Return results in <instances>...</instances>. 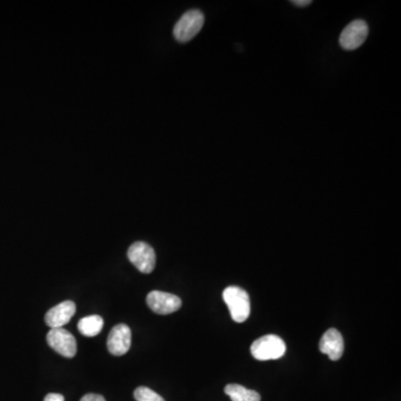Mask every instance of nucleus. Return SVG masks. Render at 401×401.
<instances>
[{
  "label": "nucleus",
  "instance_id": "obj_11",
  "mask_svg": "<svg viewBox=\"0 0 401 401\" xmlns=\"http://www.w3.org/2000/svg\"><path fill=\"white\" fill-rule=\"evenodd\" d=\"M104 326V320L100 316H89L80 319L78 322V331L85 337H96L100 335Z\"/></svg>",
  "mask_w": 401,
  "mask_h": 401
},
{
  "label": "nucleus",
  "instance_id": "obj_16",
  "mask_svg": "<svg viewBox=\"0 0 401 401\" xmlns=\"http://www.w3.org/2000/svg\"><path fill=\"white\" fill-rule=\"evenodd\" d=\"M294 5L299 6V7H305V6L311 5L310 0H294L291 1Z\"/></svg>",
  "mask_w": 401,
  "mask_h": 401
},
{
  "label": "nucleus",
  "instance_id": "obj_10",
  "mask_svg": "<svg viewBox=\"0 0 401 401\" xmlns=\"http://www.w3.org/2000/svg\"><path fill=\"white\" fill-rule=\"evenodd\" d=\"M322 354H326L332 361H337L342 357L345 343L340 332L337 329H329L322 335L319 345Z\"/></svg>",
  "mask_w": 401,
  "mask_h": 401
},
{
  "label": "nucleus",
  "instance_id": "obj_6",
  "mask_svg": "<svg viewBox=\"0 0 401 401\" xmlns=\"http://www.w3.org/2000/svg\"><path fill=\"white\" fill-rule=\"evenodd\" d=\"M368 33L369 27L365 20H354L343 29L339 43L343 50H357L365 42Z\"/></svg>",
  "mask_w": 401,
  "mask_h": 401
},
{
  "label": "nucleus",
  "instance_id": "obj_1",
  "mask_svg": "<svg viewBox=\"0 0 401 401\" xmlns=\"http://www.w3.org/2000/svg\"><path fill=\"white\" fill-rule=\"evenodd\" d=\"M223 300L227 303L231 317L236 322H244L251 312L250 296L243 289L239 287H227L223 291Z\"/></svg>",
  "mask_w": 401,
  "mask_h": 401
},
{
  "label": "nucleus",
  "instance_id": "obj_2",
  "mask_svg": "<svg viewBox=\"0 0 401 401\" xmlns=\"http://www.w3.org/2000/svg\"><path fill=\"white\" fill-rule=\"evenodd\" d=\"M285 341L275 335H263L251 346L252 356L259 361L280 359L285 356Z\"/></svg>",
  "mask_w": 401,
  "mask_h": 401
},
{
  "label": "nucleus",
  "instance_id": "obj_4",
  "mask_svg": "<svg viewBox=\"0 0 401 401\" xmlns=\"http://www.w3.org/2000/svg\"><path fill=\"white\" fill-rule=\"evenodd\" d=\"M128 260L142 273H152L156 268V251L150 244L145 242H135L128 251Z\"/></svg>",
  "mask_w": 401,
  "mask_h": 401
},
{
  "label": "nucleus",
  "instance_id": "obj_5",
  "mask_svg": "<svg viewBox=\"0 0 401 401\" xmlns=\"http://www.w3.org/2000/svg\"><path fill=\"white\" fill-rule=\"evenodd\" d=\"M47 342L50 348L54 349L57 354L63 357H75L77 352L76 339L70 332L64 328H56L50 329L47 333Z\"/></svg>",
  "mask_w": 401,
  "mask_h": 401
},
{
  "label": "nucleus",
  "instance_id": "obj_9",
  "mask_svg": "<svg viewBox=\"0 0 401 401\" xmlns=\"http://www.w3.org/2000/svg\"><path fill=\"white\" fill-rule=\"evenodd\" d=\"M76 312V305L73 301H64L52 308L46 316H45V322L50 326L52 329L61 328L65 324L70 322V319L74 317Z\"/></svg>",
  "mask_w": 401,
  "mask_h": 401
},
{
  "label": "nucleus",
  "instance_id": "obj_12",
  "mask_svg": "<svg viewBox=\"0 0 401 401\" xmlns=\"http://www.w3.org/2000/svg\"><path fill=\"white\" fill-rule=\"evenodd\" d=\"M225 391L232 401H261L260 393L236 384L227 385Z\"/></svg>",
  "mask_w": 401,
  "mask_h": 401
},
{
  "label": "nucleus",
  "instance_id": "obj_7",
  "mask_svg": "<svg viewBox=\"0 0 401 401\" xmlns=\"http://www.w3.org/2000/svg\"><path fill=\"white\" fill-rule=\"evenodd\" d=\"M146 303L151 310L158 315L176 312L182 307V300L179 296L156 290L147 294Z\"/></svg>",
  "mask_w": 401,
  "mask_h": 401
},
{
  "label": "nucleus",
  "instance_id": "obj_3",
  "mask_svg": "<svg viewBox=\"0 0 401 401\" xmlns=\"http://www.w3.org/2000/svg\"><path fill=\"white\" fill-rule=\"evenodd\" d=\"M204 25V15L197 9L186 11L175 25L174 37L180 43L190 42L197 36Z\"/></svg>",
  "mask_w": 401,
  "mask_h": 401
},
{
  "label": "nucleus",
  "instance_id": "obj_8",
  "mask_svg": "<svg viewBox=\"0 0 401 401\" xmlns=\"http://www.w3.org/2000/svg\"><path fill=\"white\" fill-rule=\"evenodd\" d=\"M132 345V331L126 324H117L109 332L107 338V349L114 356L128 354Z\"/></svg>",
  "mask_w": 401,
  "mask_h": 401
},
{
  "label": "nucleus",
  "instance_id": "obj_15",
  "mask_svg": "<svg viewBox=\"0 0 401 401\" xmlns=\"http://www.w3.org/2000/svg\"><path fill=\"white\" fill-rule=\"evenodd\" d=\"M44 401H65L64 396L61 393H48Z\"/></svg>",
  "mask_w": 401,
  "mask_h": 401
},
{
  "label": "nucleus",
  "instance_id": "obj_14",
  "mask_svg": "<svg viewBox=\"0 0 401 401\" xmlns=\"http://www.w3.org/2000/svg\"><path fill=\"white\" fill-rule=\"evenodd\" d=\"M80 401H106L104 397L100 396V395H96V393H87L83 398L80 399Z\"/></svg>",
  "mask_w": 401,
  "mask_h": 401
},
{
  "label": "nucleus",
  "instance_id": "obj_13",
  "mask_svg": "<svg viewBox=\"0 0 401 401\" xmlns=\"http://www.w3.org/2000/svg\"><path fill=\"white\" fill-rule=\"evenodd\" d=\"M134 398L136 401H165L156 391L147 387L136 388L134 391Z\"/></svg>",
  "mask_w": 401,
  "mask_h": 401
}]
</instances>
